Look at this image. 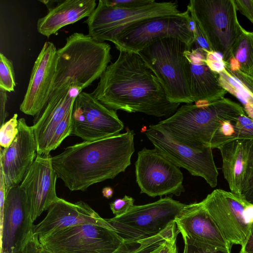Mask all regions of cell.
I'll return each instance as SVG.
<instances>
[{"label": "cell", "mask_w": 253, "mask_h": 253, "mask_svg": "<svg viewBox=\"0 0 253 253\" xmlns=\"http://www.w3.org/2000/svg\"><path fill=\"white\" fill-rule=\"evenodd\" d=\"M109 65L91 95L108 108L170 117L180 104L168 99L155 74L137 53L119 51Z\"/></svg>", "instance_id": "obj_1"}, {"label": "cell", "mask_w": 253, "mask_h": 253, "mask_svg": "<svg viewBox=\"0 0 253 253\" xmlns=\"http://www.w3.org/2000/svg\"><path fill=\"white\" fill-rule=\"evenodd\" d=\"M133 130L83 141L51 157L54 169L70 190L84 191L91 185L113 179L131 164Z\"/></svg>", "instance_id": "obj_2"}, {"label": "cell", "mask_w": 253, "mask_h": 253, "mask_svg": "<svg viewBox=\"0 0 253 253\" xmlns=\"http://www.w3.org/2000/svg\"><path fill=\"white\" fill-rule=\"evenodd\" d=\"M112 59L111 46L88 35L74 33L57 50L56 70L49 98L67 86L82 91L100 79Z\"/></svg>", "instance_id": "obj_3"}, {"label": "cell", "mask_w": 253, "mask_h": 253, "mask_svg": "<svg viewBox=\"0 0 253 253\" xmlns=\"http://www.w3.org/2000/svg\"><path fill=\"white\" fill-rule=\"evenodd\" d=\"M243 114L245 111L240 104L223 97L205 107L186 104L156 125L178 142L202 150L210 148L213 135L223 121Z\"/></svg>", "instance_id": "obj_4"}, {"label": "cell", "mask_w": 253, "mask_h": 253, "mask_svg": "<svg viewBox=\"0 0 253 253\" xmlns=\"http://www.w3.org/2000/svg\"><path fill=\"white\" fill-rule=\"evenodd\" d=\"M191 49L178 38H165L154 41L137 53L155 74L172 103L194 102L189 84L188 62L184 54Z\"/></svg>", "instance_id": "obj_5"}, {"label": "cell", "mask_w": 253, "mask_h": 253, "mask_svg": "<svg viewBox=\"0 0 253 253\" xmlns=\"http://www.w3.org/2000/svg\"><path fill=\"white\" fill-rule=\"evenodd\" d=\"M187 9L208 42L211 51L223 55L227 64L243 28L232 0H191Z\"/></svg>", "instance_id": "obj_6"}, {"label": "cell", "mask_w": 253, "mask_h": 253, "mask_svg": "<svg viewBox=\"0 0 253 253\" xmlns=\"http://www.w3.org/2000/svg\"><path fill=\"white\" fill-rule=\"evenodd\" d=\"M176 1H155L137 8H125L108 5L99 0L96 8L85 21L88 35L99 42L113 43L126 30L149 19L180 14Z\"/></svg>", "instance_id": "obj_7"}, {"label": "cell", "mask_w": 253, "mask_h": 253, "mask_svg": "<svg viewBox=\"0 0 253 253\" xmlns=\"http://www.w3.org/2000/svg\"><path fill=\"white\" fill-rule=\"evenodd\" d=\"M185 204L170 197L153 203L133 205L125 214L106 220L126 241H137L153 237L167 228Z\"/></svg>", "instance_id": "obj_8"}, {"label": "cell", "mask_w": 253, "mask_h": 253, "mask_svg": "<svg viewBox=\"0 0 253 253\" xmlns=\"http://www.w3.org/2000/svg\"><path fill=\"white\" fill-rule=\"evenodd\" d=\"M53 253H112L125 241L113 229L84 223L39 236Z\"/></svg>", "instance_id": "obj_9"}, {"label": "cell", "mask_w": 253, "mask_h": 253, "mask_svg": "<svg viewBox=\"0 0 253 253\" xmlns=\"http://www.w3.org/2000/svg\"><path fill=\"white\" fill-rule=\"evenodd\" d=\"M195 22L186 9L180 14L149 19L122 33L113 42L119 51L138 53L159 39L175 38L192 48Z\"/></svg>", "instance_id": "obj_10"}, {"label": "cell", "mask_w": 253, "mask_h": 253, "mask_svg": "<svg viewBox=\"0 0 253 253\" xmlns=\"http://www.w3.org/2000/svg\"><path fill=\"white\" fill-rule=\"evenodd\" d=\"M203 206L231 247H243L253 220V205L242 196L216 189L202 201Z\"/></svg>", "instance_id": "obj_11"}, {"label": "cell", "mask_w": 253, "mask_h": 253, "mask_svg": "<svg viewBox=\"0 0 253 253\" xmlns=\"http://www.w3.org/2000/svg\"><path fill=\"white\" fill-rule=\"evenodd\" d=\"M135 168L140 193L151 197L170 194L179 196L185 191L179 168L155 148L144 147L139 151Z\"/></svg>", "instance_id": "obj_12"}, {"label": "cell", "mask_w": 253, "mask_h": 253, "mask_svg": "<svg viewBox=\"0 0 253 253\" xmlns=\"http://www.w3.org/2000/svg\"><path fill=\"white\" fill-rule=\"evenodd\" d=\"M145 134L154 148L177 167L203 178L211 187L216 186L218 172L211 148L199 150L190 148L173 139L156 125H150Z\"/></svg>", "instance_id": "obj_13"}, {"label": "cell", "mask_w": 253, "mask_h": 253, "mask_svg": "<svg viewBox=\"0 0 253 253\" xmlns=\"http://www.w3.org/2000/svg\"><path fill=\"white\" fill-rule=\"evenodd\" d=\"M124 127L116 111L106 107L91 93L82 91L76 97L72 110L71 135L83 141H93L118 134Z\"/></svg>", "instance_id": "obj_14"}, {"label": "cell", "mask_w": 253, "mask_h": 253, "mask_svg": "<svg viewBox=\"0 0 253 253\" xmlns=\"http://www.w3.org/2000/svg\"><path fill=\"white\" fill-rule=\"evenodd\" d=\"M175 222L184 242L205 250L231 253V247L202 201L185 205L175 218Z\"/></svg>", "instance_id": "obj_15"}, {"label": "cell", "mask_w": 253, "mask_h": 253, "mask_svg": "<svg viewBox=\"0 0 253 253\" xmlns=\"http://www.w3.org/2000/svg\"><path fill=\"white\" fill-rule=\"evenodd\" d=\"M29 209L19 185L6 193L0 230V253H22L34 233Z\"/></svg>", "instance_id": "obj_16"}, {"label": "cell", "mask_w": 253, "mask_h": 253, "mask_svg": "<svg viewBox=\"0 0 253 253\" xmlns=\"http://www.w3.org/2000/svg\"><path fill=\"white\" fill-rule=\"evenodd\" d=\"M57 178L50 154H38L19 184L33 222L58 199L56 192Z\"/></svg>", "instance_id": "obj_17"}, {"label": "cell", "mask_w": 253, "mask_h": 253, "mask_svg": "<svg viewBox=\"0 0 253 253\" xmlns=\"http://www.w3.org/2000/svg\"><path fill=\"white\" fill-rule=\"evenodd\" d=\"M18 132L11 144L0 149V170L4 178L6 194L19 185L37 156V143L32 126L24 118L18 120Z\"/></svg>", "instance_id": "obj_18"}, {"label": "cell", "mask_w": 253, "mask_h": 253, "mask_svg": "<svg viewBox=\"0 0 253 253\" xmlns=\"http://www.w3.org/2000/svg\"><path fill=\"white\" fill-rule=\"evenodd\" d=\"M57 50L53 43L45 42L35 62L20 106V111L26 115L37 118L49 100L55 74Z\"/></svg>", "instance_id": "obj_19"}, {"label": "cell", "mask_w": 253, "mask_h": 253, "mask_svg": "<svg viewBox=\"0 0 253 253\" xmlns=\"http://www.w3.org/2000/svg\"><path fill=\"white\" fill-rule=\"evenodd\" d=\"M84 223L95 224L113 229L106 219L101 217L85 202L80 201L73 203L59 198L48 208L44 218L34 226V233L42 236Z\"/></svg>", "instance_id": "obj_20"}, {"label": "cell", "mask_w": 253, "mask_h": 253, "mask_svg": "<svg viewBox=\"0 0 253 253\" xmlns=\"http://www.w3.org/2000/svg\"><path fill=\"white\" fill-rule=\"evenodd\" d=\"M230 192L242 195L253 178V140L236 139L218 148Z\"/></svg>", "instance_id": "obj_21"}, {"label": "cell", "mask_w": 253, "mask_h": 253, "mask_svg": "<svg viewBox=\"0 0 253 253\" xmlns=\"http://www.w3.org/2000/svg\"><path fill=\"white\" fill-rule=\"evenodd\" d=\"M184 54L188 62L189 84L194 102H211L223 98L226 90L221 86L217 74L211 71L205 62L207 52L192 48Z\"/></svg>", "instance_id": "obj_22"}, {"label": "cell", "mask_w": 253, "mask_h": 253, "mask_svg": "<svg viewBox=\"0 0 253 253\" xmlns=\"http://www.w3.org/2000/svg\"><path fill=\"white\" fill-rule=\"evenodd\" d=\"M73 86L64 87L48 100L43 111L32 126L39 154L50 132L73 109L76 97L82 92Z\"/></svg>", "instance_id": "obj_23"}, {"label": "cell", "mask_w": 253, "mask_h": 253, "mask_svg": "<svg viewBox=\"0 0 253 253\" xmlns=\"http://www.w3.org/2000/svg\"><path fill=\"white\" fill-rule=\"evenodd\" d=\"M95 0H66L60 1L49 9L48 13L38 19L39 33L49 37L60 29L88 17L96 8Z\"/></svg>", "instance_id": "obj_24"}, {"label": "cell", "mask_w": 253, "mask_h": 253, "mask_svg": "<svg viewBox=\"0 0 253 253\" xmlns=\"http://www.w3.org/2000/svg\"><path fill=\"white\" fill-rule=\"evenodd\" d=\"M233 54L240 65L238 74L253 86V32L242 29L234 46Z\"/></svg>", "instance_id": "obj_25"}, {"label": "cell", "mask_w": 253, "mask_h": 253, "mask_svg": "<svg viewBox=\"0 0 253 253\" xmlns=\"http://www.w3.org/2000/svg\"><path fill=\"white\" fill-rule=\"evenodd\" d=\"M72 110L56 126L49 135L39 155L49 154L51 151L56 149L72 131Z\"/></svg>", "instance_id": "obj_26"}, {"label": "cell", "mask_w": 253, "mask_h": 253, "mask_svg": "<svg viewBox=\"0 0 253 253\" xmlns=\"http://www.w3.org/2000/svg\"><path fill=\"white\" fill-rule=\"evenodd\" d=\"M233 126V134L230 141L236 139L253 140V120L245 114L231 120ZM229 141V142H230Z\"/></svg>", "instance_id": "obj_27"}, {"label": "cell", "mask_w": 253, "mask_h": 253, "mask_svg": "<svg viewBox=\"0 0 253 253\" xmlns=\"http://www.w3.org/2000/svg\"><path fill=\"white\" fill-rule=\"evenodd\" d=\"M16 86L12 62L3 54H0V89L7 92L14 91Z\"/></svg>", "instance_id": "obj_28"}, {"label": "cell", "mask_w": 253, "mask_h": 253, "mask_svg": "<svg viewBox=\"0 0 253 253\" xmlns=\"http://www.w3.org/2000/svg\"><path fill=\"white\" fill-rule=\"evenodd\" d=\"M17 117L18 115L14 114L10 119L0 126V145L3 148L11 144L18 132Z\"/></svg>", "instance_id": "obj_29"}, {"label": "cell", "mask_w": 253, "mask_h": 253, "mask_svg": "<svg viewBox=\"0 0 253 253\" xmlns=\"http://www.w3.org/2000/svg\"><path fill=\"white\" fill-rule=\"evenodd\" d=\"M149 244L145 241H126L112 253H147L150 250Z\"/></svg>", "instance_id": "obj_30"}, {"label": "cell", "mask_w": 253, "mask_h": 253, "mask_svg": "<svg viewBox=\"0 0 253 253\" xmlns=\"http://www.w3.org/2000/svg\"><path fill=\"white\" fill-rule=\"evenodd\" d=\"M134 200L125 195L123 198L117 199L110 204V209L115 216H120L126 213L134 205Z\"/></svg>", "instance_id": "obj_31"}, {"label": "cell", "mask_w": 253, "mask_h": 253, "mask_svg": "<svg viewBox=\"0 0 253 253\" xmlns=\"http://www.w3.org/2000/svg\"><path fill=\"white\" fill-rule=\"evenodd\" d=\"M105 2L111 6L125 8H137L150 4L154 0H105Z\"/></svg>", "instance_id": "obj_32"}, {"label": "cell", "mask_w": 253, "mask_h": 253, "mask_svg": "<svg viewBox=\"0 0 253 253\" xmlns=\"http://www.w3.org/2000/svg\"><path fill=\"white\" fill-rule=\"evenodd\" d=\"M22 253H53L44 247L39 241L38 235L34 233L24 247Z\"/></svg>", "instance_id": "obj_33"}, {"label": "cell", "mask_w": 253, "mask_h": 253, "mask_svg": "<svg viewBox=\"0 0 253 253\" xmlns=\"http://www.w3.org/2000/svg\"><path fill=\"white\" fill-rule=\"evenodd\" d=\"M236 9L253 23V0H234Z\"/></svg>", "instance_id": "obj_34"}, {"label": "cell", "mask_w": 253, "mask_h": 253, "mask_svg": "<svg viewBox=\"0 0 253 253\" xmlns=\"http://www.w3.org/2000/svg\"><path fill=\"white\" fill-rule=\"evenodd\" d=\"M178 234H175L170 238L160 243L147 253H167L171 246L176 243Z\"/></svg>", "instance_id": "obj_35"}, {"label": "cell", "mask_w": 253, "mask_h": 253, "mask_svg": "<svg viewBox=\"0 0 253 253\" xmlns=\"http://www.w3.org/2000/svg\"><path fill=\"white\" fill-rule=\"evenodd\" d=\"M7 91L0 89V124L2 125L5 123L7 116L6 111V104L7 101Z\"/></svg>", "instance_id": "obj_36"}, {"label": "cell", "mask_w": 253, "mask_h": 253, "mask_svg": "<svg viewBox=\"0 0 253 253\" xmlns=\"http://www.w3.org/2000/svg\"><path fill=\"white\" fill-rule=\"evenodd\" d=\"M205 62L207 65L212 72L219 74L225 70L226 63L224 61L206 59Z\"/></svg>", "instance_id": "obj_37"}, {"label": "cell", "mask_w": 253, "mask_h": 253, "mask_svg": "<svg viewBox=\"0 0 253 253\" xmlns=\"http://www.w3.org/2000/svg\"><path fill=\"white\" fill-rule=\"evenodd\" d=\"M239 253H253V220L251 221L249 234L247 241L241 247Z\"/></svg>", "instance_id": "obj_38"}, {"label": "cell", "mask_w": 253, "mask_h": 253, "mask_svg": "<svg viewBox=\"0 0 253 253\" xmlns=\"http://www.w3.org/2000/svg\"><path fill=\"white\" fill-rule=\"evenodd\" d=\"M184 243L183 253H231L222 251H208L198 248L187 243Z\"/></svg>", "instance_id": "obj_39"}, {"label": "cell", "mask_w": 253, "mask_h": 253, "mask_svg": "<svg viewBox=\"0 0 253 253\" xmlns=\"http://www.w3.org/2000/svg\"><path fill=\"white\" fill-rule=\"evenodd\" d=\"M249 204L253 205V178L248 187L241 195Z\"/></svg>", "instance_id": "obj_40"}, {"label": "cell", "mask_w": 253, "mask_h": 253, "mask_svg": "<svg viewBox=\"0 0 253 253\" xmlns=\"http://www.w3.org/2000/svg\"><path fill=\"white\" fill-rule=\"evenodd\" d=\"M228 64L231 71L238 72L240 70V65L234 56L230 59Z\"/></svg>", "instance_id": "obj_41"}, {"label": "cell", "mask_w": 253, "mask_h": 253, "mask_svg": "<svg viewBox=\"0 0 253 253\" xmlns=\"http://www.w3.org/2000/svg\"><path fill=\"white\" fill-rule=\"evenodd\" d=\"M113 189L111 187H105L103 188L102 191V193L105 198L110 199L112 198L113 195Z\"/></svg>", "instance_id": "obj_42"}, {"label": "cell", "mask_w": 253, "mask_h": 253, "mask_svg": "<svg viewBox=\"0 0 253 253\" xmlns=\"http://www.w3.org/2000/svg\"><path fill=\"white\" fill-rule=\"evenodd\" d=\"M167 253H178L176 243L174 244Z\"/></svg>", "instance_id": "obj_43"}]
</instances>
